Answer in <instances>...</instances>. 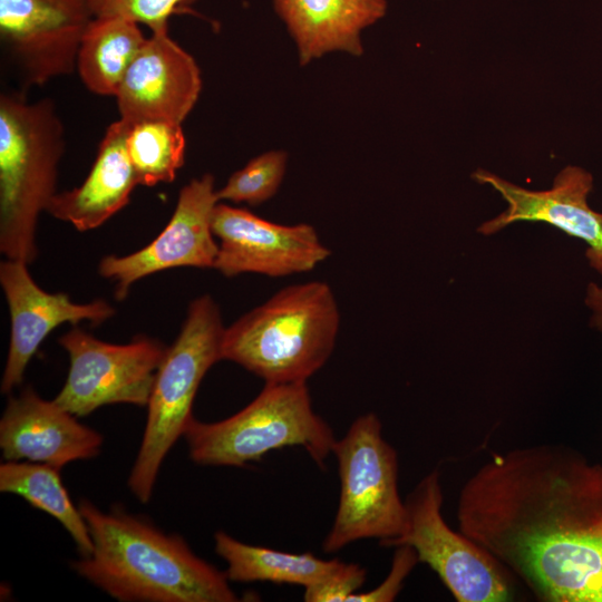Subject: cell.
Segmentation results:
<instances>
[{"label": "cell", "instance_id": "44dd1931", "mask_svg": "<svg viewBox=\"0 0 602 602\" xmlns=\"http://www.w3.org/2000/svg\"><path fill=\"white\" fill-rule=\"evenodd\" d=\"M60 468L43 463L7 460L0 465V491L21 496L55 517L70 534L81 556L93 551L87 523L62 484Z\"/></svg>", "mask_w": 602, "mask_h": 602}, {"label": "cell", "instance_id": "e0dca14e", "mask_svg": "<svg viewBox=\"0 0 602 602\" xmlns=\"http://www.w3.org/2000/svg\"><path fill=\"white\" fill-rule=\"evenodd\" d=\"M130 123L119 118L105 132L89 174L80 186L56 193L46 212L86 232L97 229L129 203L137 184L126 138Z\"/></svg>", "mask_w": 602, "mask_h": 602}, {"label": "cell", "instance_id": "277c9868", "mask_svg": "<svg viewBox=\"0 0 602 602\" xmlns=\"http://www.w3.org/2000/svg\"><path fill=\"white\" fill-rule=\"evenodd\" d=\"M65 129L54 103L0 96V251L27 264L37 258L36 229L56 195Z\"/></svg>", "mask_w": 602, "mask_h": 602}, {"label": "cell", "instance_id": "7402d4cb", "mask_svg": "<svg viewBox=\"0 0 602 602\" xmlns=\"http://www.w3.org/2000/svg\"><path fill=\"white\" fill-rule=\"evenodd\" d=\"M126 147L138 185L171 183L184 165L186 140L182 124L163 120L130 124Z\"/></svg>", "mask_w": 602, "mask_h": 602}, {"label": "cell", "instance_id": "ffe728a7", "mask_svg": "<svg viewBox=\"0 0 602 602\" xmlns=\"http://www.w3.org/2000/svg\"><path fill=\"white\" fill-rule=\"evenodd\" d=\"M215 552L227 564L225 574L234 582H273L304 588L322 580L339 560H322L311 553L295 554L242 543L219 531Z\"/></svg>", "mask_w": 602, "mask_h": 602}, {"label": "cell", "instance_id": "8992f818", "mask_svg": "<svg viewBox=\"0 0 602 602\" xmlns=\"http://www.w3.org/2000/svg\"><path fill=\"white\" fill-rule=\"evenodd\" d=\"M183 436L191 459L210 466H244L270 450L292 446L303 447L321 466L337 440L314 412L307 382H268L255 399L226 419L201 423L192 417Z\"/></svg>", "mask_w": 602, "mask_h": 602}, {"label": "cell", "instance_id": "ba28073f", "mask_svg": "<svg viewBox=\"0 0 602 602\" xmlns=\"http://www.w3.org/2000/svg\"><path fill=\"white\" fill-rule=\"evenodd\" d=\"M402 533L382 546L407 545L458 602H504L513 598V576L484 547L455 532L441 515L440 474L426 475L405 501Z\"/></svg>", "mask_w": 602, "mask_h": 602}, {"label": "cell", "instance_id": "cb8c5ba5", "mask_svg": "<svg viewBox=\"0 0 602 602\" xmlns=\"http://www.w3.org/2000/svg\"><path fill=\"white\" fill-rule=\"evenodd\" d=\"M95 17H122L148 26L153 31L168 28L172 14L184 11L194 0H88Z\"/></svg>", "mask_w": 602, "mask_h": 602}, {"label": "cell", "instance_id": "3957f363", "mask_svg": "<svg viewBox=\"0 0 602 602\" xmlns=\"http://www.w3.org/2000/svg\"><path fill=\"white\" fill-rule=\"evenodd\" d=\"M340 314L326 282L289 285L225 328L221 355L265 383L307 382L331 356Z\"/></svg>", "mask_w": 602, "mask_h": 602}, {"label": "cell", "instance_id": "484cf974", "mask_svg": "<svg viewBox=\"0 0 602 602\" xmlns=\"http://www.w3.org/2000/svg\"><path fill=\"white\" fill-rule=\"evenodd\" d=\"M418 557L412 547L400 545L396 547L390 572L387 577L373 590L357 592L348 602H391L402 589L404 581L418 563Z\"/></svg>", "mask_w": 602, "mask_h": 602}, {"label": "cell", "instance_id": "4316f807", "mask_svg": "<svg viewBox=\"0 0 602 602\" xmlns=\"http://www.w3.org/2000/svg\"><path fill=\"white\" fill-rule=\"evenodd\" d=\"M584 301L592 311L591 326L602 332V287L590 282L586 287Z\"/></svg>", "mask_w": 602, "mask_h": 602}, {"label": "cell", "instance_id": "5b68a950", "mask_svg": "<svg viewBox=\"0 0 602 602\" xmlns=\"http://www.w3.org/2000/svg\"><path fill=\"white\" fill-rule=\"evenodd\" d=\"M225 327L214 299L193 300L174 343L157 370L142 444L128 478L135 497L151 499L161 465L192 419L198 386L207 370L222 360Z\"/></svg>", "mask_w": 602, "mask_h": 602}, {"label": "cell", "instance_id": "52a82bcc", "mask_svg": "<svg viewBox=\"0 0 602 602\" xmlns=\"http://www.w3.org/2000/svg\"><path fill=\"white\" fill-rule=\"evenodd\" d=\"M340 499L332 527L322 548L327 553L363 540L380 544L399 536L407 511L398 488V457L382 436L380 419L368 412L358 417L336 440Z\"/></svg>", "mask_w": 602, "mask_h": 602}, {"label": "cell", "instance_id": "603a6c76", "mask_svg": "<svg viewBox=\"0 0 602 602\" xmlns=\"http://www.w3.org/2000/svg\"><path fill=\"white\" fill-rule=\"evenodd\" d=\"M287 159L288 156L282 151L266 152L252 158L216 191L219 202L230 201L255 206L270 200L283 181Z\"/></svg>", "mask_w": 602, "mask_h": 602}, {"label": "cell", "instance_id": "7a4b0ae2", "mask_svg": "<svg viewBox=\"0 0 602 602\" xmlns=\"http://www.w3.org/2000/svg\"><path fill=\"white\" fill-rule=\"evenodd\" d=\"M93 541L72 570L122 602H234L225 572L198 557L178 535L165 534L122 509L101 512L82 499Z\"/></svg>", "mask_w": 602, "mask_h": 602}, {"label": "cell", "instance_id": "2e32d148", "mask_svg": "<svg viewBox=\"0 0 602 602\" xmlns=\"http://www.w3.org/2000/svg\"><path fill=\"white\" fill-rule=\"evenodd\" d=\"M27 386L9 398L0 420V448L6 460L27 459L57 468L100 452L104 438Z\"/></svg>", "mask_w": 602, "mask_h": 602}, {"label": "cell", "instance_id": "7c38bea8", "mask_svg": "<svg viewBox=\"0 0 602 602\" xmlns=\"http://www.w3.org/2000/svg\"><path fill=\"white\" fill-rule=\"evenodd\" d=\"M212 231L220 240L214 269L225 276H288L311 271L330 255L310 224H276L222 202L214 207Z\"/></svg>", "mask_w": 602, "mask_h": 602}, {"label": "cell", "instance_id": "9c48e42d", "mask_svg": "<svg viewBox=\"0 0 602 602\" xmlns=\"http://www.w3.org/2000/svg\"><path fill=\"white\" fill-rule=\"evenodd\" d=\"M58 343L67 351L70 366L54 400L77 417L110 404L147 406L167 349L147 337L126 344L108 343L79 328L61 336Z\"/></svg>", "mask_w": 602, "mask_h": 602}, {"label": "cell", "instance_id": "5bb4252c", "mask_svg": "<svg viewBox=\"0 0 602 602\" xmlns=\"http://www.w3.org/2000/svg\"><path fill=\"white\" fill-rule=\"evenodd\" d=\"M201 90L202 77L195 59L165 28L146 38L115 97L120 118L130 124L145 120L183 124Z\"/></svg>", "mask_w": 602, "mask_h": 602}, {"label": "cell", "instance_id": "30bf717a", "mask_svg": "<svg viewBox=\"0 0 602 602\" xmlns=\"http://www.w3.org/2000/svg\"><path fill=\"white\" fill-rule=\"evenodd\" d=\"M88 0H0V39L25 87L76 70Z\"/></svg>", "mask_w": 602, "mask_h": 602}, {"label": "cell", "instance_id": "4fadbf2b", "mask_svg": "<svg viewBox=\"0 0 602 602\" xmlns=\"http://www.w3.org/2000/svg\"><path fill=\"white\" fill-rule=\"evenodd\" d=\"M473 178L491 185L507 204L496 217L484 222L478 232L492 235L515 222H543L584 241L591 268L602 275V213L592 210L588 196L592 175L582 167L566 166L544 191H531L493 173L477 169Z\"/></svg>", "mask_w": 602, "mask_h": 602}, {"label": "cell", "instance_id": "8fae6325", "mask_svg": "<svg viewBox=\"0 0 602 602\" xmlns=\"http://www.w3.org/2000/svg\"><path fill=\"white\" fill-rule=\"evenodd\" d=\"M217 203L214 176L194 178L179 191L172 217L156 239L128 255L103 258L98 272L116 283V299L124 300L136 281L159 271L214 268L219 244L212 216Z\"/></svg>", "mask_w": 602, "mask_h": 602}, {"label": "cell", "instance_id": "ac0fdd59", "mask_svg": "<svg viewBox=\"0 0 602 602\" xmlns=\"http://www.w3.org/2000/svg\"><path fill=\"white\" fill-rule=\"evenodd\" d=\"M302 66L331 51L360 56L361 31L381 19L386 0H272Z\"/></svg>", "mask_w": 602, "mask_h": 602}, {"label": "cell", "instance_id": "d4e9b609", "mask_svg": "<svg viewBox=\"0 0 602 602\" xmlns=\"http://www.w3.org/2000/svg\"><path fill=\"white\" fill-rule=\"evenodd\" d=\"M367 571L356 563L339 561L322 580L304 588L307 602H348L366 581Z\"/></svg>", "mask_w": 602, "mask_h": 602}, {"label": "cell", "instance_id": "d6986e66", "mask_svg": "<svg viewBox=\"0 0 602 602\" xmlns=\"http://www.w3.org/2000/svg\"><path fill=\"white\" fill-rule=\"evenodd\" d=\"M145 40L135 21L95 17L84 33L76 62L84 86L96 95L116 96Z\"/></svg>", "mask_w": 602, "mask_h": 602}, {"label": "cell", "instance_id": "9a60e30c", "mask_svg": "<svg viewBox=\"0 0 602 602\" xmlns=\"http://www.w3.org/2000/svg\"><path fill=\"white\" fill-rule=\"evenodd\" d=\"M27 263L7 259L0 264V284L10 312L11 334L1 379V392L9 394L23 379L26 368L43 339L59 324L89 321L100 324L115 314L105 300L76 303L67 293L42 290Z\"/></svg>", "mask_w": 602, "mask_h": 602}, {"label": "cell", "instance_id": "6da1fadb", "mask_svg": "<svg viewBox=\"0 0 602 602\" xmlns=\"http://www.w3.org/2000/svg\"><path fill=\"white\" fill-rule=\"evenodd\" d=\"M458 530L543 602H602V464L563 445L498 453L463 485Z\"/></svg>", "mask_w": 602, "mask_h": 602}]
</instances>
